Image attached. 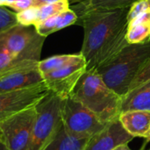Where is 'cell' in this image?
I'll use <instances>...</instances> for the list:
<instances>
[{
  "label": "cell",
  "mask_w": 150,
  "mask_h": 150,
  "mask_svg": "<svg viewBox=\"0 0 150 150\" xmlns=\"http://www.w3.org/2000/svg\"><path fill=\"white\" fill-rule=\"evenodd\" d=\"M128 10L91 11L77 17L76 24L84 30L80 53L86 61L87 70L106 64L130 45L126 38Z\"/></svg>",
  "instance_id": "obj_1"
},
{
  "label": "cell",
  "mask_w": 150,
  "mask_h": 150,
  "mask_svg": "<svg viewBox=\"0 0 150 150\" xmlns=\"http://www.w3.org/2000/svg\"><path fill=\"white\" fill-rule=\"evenodd\" d=\"M70 96L105 123L119 119L121 113L122 97L105 84L97 69L86 70Z\"/></svg>",
  "instance_id": "obj_2"
},
{
  "label": "cell",
  "mask_w": 150,
  "mask_h": 150,
  "mask_svg": "<svg viewBox=\"0 0 150 150\" xmlns=\"http://www.w3.org/2000/svg\"><path fill=\"white\" fill-rule=\"evenodd\" d=\"M149 57L150 41L145 44H130L109 62L98 68L97 71L111 90L124 97Z\"/></svg>",
  "instance_id": "obj_3"
},
{
  "label": "cell",
  "mask_w": 150,
  "mask_h": 150,
  "mask_svg": "<svg viewBox=\"0 0 150 150\" xmlns=\"http://www.w3.org/2000/svg\"><path fill=\"white\" fill-rule=\"evenodd\" d=\"M64 98L49 91L37 105V117L25 150H45L62 125V105Z\"/></svg>",
  "instance_id": "obj_4"
},
{
  "label": "cell",
  "mask_w": 150,
  "mask_h": 150,
  "mask_svg": "<svg viewBox=\"0 0 150 150\" xmlns=\"http://www.w3.org/2000/svg\"><path fill=\"white\" fill-rule=\"evenodd\" d=\"M62 121L65 130L76 138H91L102 132L109 123L102 121L94 112L71 96L62 101Z\"/></svg>",
  "instance_id": "obj_5"
},
{
  "label": "cell",
  "mask_w": 150,
  "mask_h": 150,
  "mask_svg": "<svg viewBox=\"0 0 150 150\" xmlns=\"http://www.w3.org/2000/svg\"><path fill=\"white\" fill-rule=\"evenodd\" d=\"M46 37L41 36L34 25L18 24L0 36V40L17 62L40 61Z\"/></svg>",
  "instance_id": "obj_6"
},
{
  "label": "cell",
  "mask_w": 150,
  "mask_h": 150,
  "mask_svg": "<svg viewBox=\"0 0 150 150\" xmlns=\"http://www.w3.org/2000/svg\"><path fill=\"white\" fill-rule=\"evenodd\" d=\"M37 117L36 105L0 120V141L7 150H25Z\"/></svg>",
  "instance_id": "obj_7"
},
{
  "label": "cell",
  "mask_w": 150,
  "mask_h": 150,
  "mask_svg": "<svg viewBox=\"0 0 150 150\" xmlns=\"http://www.w3.org/2000/svg\"><path fill=\"white\" fill-rule=\"evenodd\" d=\"M87 70V63L83 56L58 69L42 74L44 83L49 91L62 98L70 96L81 76Z\"/></svg>",
  "instance_id": "obj_8"
},
{
  "label": "cell",
  "mask_w": 150,
  "mask_h": 150,
  "mask_svg": "<svg viewBox=\"0 0 150 150\" xmlns=\"http://www.w3.org/2000/svg\"><path fill=\"white\" fill-rule=\"evenodd\" d=\"M49 92L44 82L25 89L0 94V120L36 105Z\"/></svg>",
  "instance_id": "obj_9"
},
{
  "label": "cell",
  "mask_w": 150,
  "mask_h": 150,
  "mask_svg": "<svg viewBox=\"0 0 150 150\" xmlns=\"http://www.w3.org/2000/svg\"><path fill=\"white\" fill-rule=\"evenodd\" d=\"M37 61H25L11 71L0 76V94L39 84L43 76Z\"/></svg>",
  "instance_id": "obj_10"
},
{
  "label": "cell",
  "mask_w": 150,
  "mask_h": 150,
  "mask_svg": "<svg viewBox=\"0 0 150 150\" xmlns=\"http://www.w3.org/2000/svg\"><path fill=\"white\" fill-rule=\"evenodd\" d=\"M134 138L117 119L110 122L102 132L92 136L84 150H113L121 144L129 143Z\"/></svg>",
  "instance_id": "obj_11"
},
{
  "label": "cell",
  "mask_w": 150,
  "mask_h": 150,
  "mask_svg": "<svg viewBox=\"0 0 150 150\" xmlns=\"http://www.w3.org/2000/svg\"><path fill=\"white\" fill-rule=\"evenodd\" d=\"M119 120L125 130L134 137L145 138L150 130V112L127 111L120 113Z\"/></svg>",
  "instance_id": "obj_12"
},
{
  "label": "cell",
  "mask_w": 150,
  "mask_h": 150,
  "mask_svg": "<svg viewBox=\"0 0 150 150\" xmlns=\"http://www.w3.org/2000/svg\"><path fill=\"white\" fill-rule=\"evenodd\" d=\"M134 110L150 112V80L130 90L122 97L121 112Z\"/></svg>",
  "instance_id": "obj_13"
},
{
  "label": "cell",
  "mask_w": 150,
  "mask_h": 150,
  "mask_svg": "<svg viewBox=\"0 0 150 150\" xmlns=\"http://www.w3.org/2000/svg\"><path fill=\"white\" fill-rule=\"evenodd\" d=\"M77 21V15L72 9H68L60 14L52 16L38 24L34 26L37 32L44 37L50 35L51 33L66 28L71 25L76 24Z\"/></svg>",
  "instance_id": "obj_14"
},
{
  "label": "cell",
  "mask_w": 150,
  "mask_h": 150,
  "mask_svg": "<svg viewBox=\"0 0 150 150\" xmlns=\"http://www.w3.org/2000/svg\"><path fill=\"white\" fill-rule=\"evenodd\" d=\"M137 0H84L74 5L72 10L78 16L91 11H111L130 8Z\"/></svg>",
  "instance_id": "obj_15"
},
{
  "label": "cell",
  "mask_w": 150,
  "mask_h": 150,
  "mask_svg": "<svg viewBox=\"0 0 150 150\" xmlns=\"http://www.w3.org/2000/svg\"><path fill=\"white\" fill-rule=\"evenodd\" d=\"M91 138H76L69 134L62 125L58 133L45 150H84Z\"/></svg>",
  "instance_id": "obj_16"
},
{
  "label": "cell",
  "mask_w": 150,
  "mask_h": 150,
  "mask_svg": "<svg viewBox=\"0 0 150 150\" xmlns=\"http://www.w3.org/2000/svg\"><path fill=\"white\" fill-rule=\"evenodd\" d=\"M82 57L81 53L75 54H61L48 57L45 60L40 61L38 67L41 74H46L50 71L62 68Z\"/></svg>",
  "instance_id": "obj_17"
},
{
  "label": "cell",
  "mask_w": 150,
  "mask_h": 150,
  "mask_svg": "<svg viewBox=\"0 0 150 150\" xmlns=\"http://www.w3.org/2000/svg\"><path fill=\"white\" fill-rule=\"evenodd\" d=\"M127 40L129 44H145L150 41V25H135L127 26Z\"/></svg>",
  "instance_id": "obj_18"
},
{
  "label": "cell",
  "mask_w": 150,
  "mask_h": 150,
  "mask_svg": "<svg viewBox=\"0 0 150 150\" xmlns=\"http://www.w3.org/2000/svg\"><path fill=\"white\" fill-rule=\"evenodd\" d=\"M40 8V20L39 23L61 12L69 9V0H58L54 3L46 4Z\"/></svg>",
  "instance_id": "obj_19"
},
{
  "label": "cell",
  "mask_w": 150,
  "mask_h": 150,
  "mask_svg": "<svg viewBox=\"0 0 150 150\" xmlns=\"http://www.w3.org/2000/svg\"><path fill=\"white\" fill-rule=\"evenodd\" d=\"M17 20L18 24L23 25H35L40 20V8L31 6L17 12Z\"/></svg>",
  "instance_id": "obj_20"
},
{
  "label": "cell",
  "mask_w": 150,
  "mask_h": 150,
  "mask_svg": "<svg viewBox=\"0 0 150 150\" xmlns=\"http://www.w3.org/2000/svg\"><path fill=\"white\" fill-rule=\"evenodd\" d=\"M23 62L15 61L0 40V76L11 71Z\"/></svg>",
  "instance_id": "obj_21"
},
{
  "label": "cell",
  "mask_w": 150,
  "mask_h": 150,
  "mask_svg": "<svg viewBox=\"0 0 150 150\" xmlns=\"http://www.w3.org/2000/svg\"><path fill=\"white\" fill-rule=\"evenodd\" d=\"M18 24L17 12H13L0 6V36Z\"/></svg>",
  "instance_id": "obj_22"
},
{
  "label": "cell",
  "mask_w": 150,
  "mask_h": 150,
  "mask_svg": "<svg viewBox=\"0 0 150 150\" xmlns=\"http://www.w3.org/2000/svg\"><path fill=\"white\" fill-rule=\"evenodd\" d=\"M149 80H150V57L146 61L144 65L142 67V69H140L138 74L134 78L133 82L130 84L129 91L135 88L136 86L149 81Z\"/></svg>",
  "instance_id": "obj_23"
},
{
  "label": "cell",
  "mask_w": 150,
  "mask_h": 150,
  "mask_svg": "<svg viewBox=\"0 0 150 150\" xmlns=\"http://www.w3.org/2000/svg\"><path fill=\"white\" fill-rule=\"evenodd\" d=\"M147 11H150V0H137L130 6L128 10L127 21H131L137 15Z\"/></svg>",
  "instance_id": "obj_24"
},
{
  "label": "cell",
  "mask_w": 150,
  "mask_h": 150,
  "mask_svg": "<svg viewBox=\"0 0 150 150\" xmlns=\"http://www.w3.org/2000/svg\"><path fill=\"white\" fill-rule=\"evenodd\" d=\"M135 25H150V11H147L140 13L134 18L128 22L127 26H132Z\"/></svg>",
  "instance_id": "obj_25"
},
{
  "label": "cell",
  "mask_w": 150,
  "mask_h": 150,
  "mask_svg": "<svg viewBox=\"0 0 150 150\" xmlns=\"http://www.w3.org/2000/svg\"><path fill=\"white\" fill-rule=\"evenodd\" d=\"M33 0H17L11 6L16 12H19L23 10H25L31 6H33Z\"/></svg>",
  "instance_id": "obj_26"
},
{
  "label": "cell",
  "mask_w": 150,
  "mask_h": 150,
  "mask_svg": "<svg viewBox=\"0 0 150 150\" xmlns=\"http://www.w3.org/2000/svg\"><path fill=\"white\" fill-rule=\"evenodd\" d=\"M58 0H33V6L35 7H40L46 4H49L52 3H54Z\"/></svg>",
  "instance_id": "obj_27"
},
{
  "label": "cell",
  "mask_w": 150,
  "mask_h": 150,
  "mask_svg": "<svg viewBox=\"0 0 150 150\" xmlns=\"http://www.w3.org/2000/svg\"><path fill=\"white\" fill-rule=\"evenodd\" d=\"M17 0H0V6L2 7H11Z\"/></svg>",
  "instance_id": "obj_28"
},
{
  "label": "cell",
  "mask_w": 150,
  "mask_h": 150,
  "mask_svg": "<svg viewBox=\"0 0 150 150\" xmlns=\"http://www.w3.org/2000/svg\"><path fill=\"white\" fill-rule=\"evenodd\" d=\"M127 144H128V143L121 144V145H120L119 147H117V148H116V149L117 150H132L130 148H129V146H128Z\"/></svg>",
  "instance_id": "obj_29"
},
{
  "label": "cell",
  "mask_w": 150,
  "mask_h": 150,
  "mask_svg": "<svg viewBox=\"0 0 150 150\" xmlns=\"http://www.w3.org/2000/svg\"><path fill=\"white\" fill-rule=\"evenodd\" d=\"M0 150H7L6 147L4 146V144L0 141Z\"/></svg>",
  "instance_id": "obj_30"
},
{
  "label": "cell",
  "mask_w": 150,
  "mask_h": 150,
  "mask_svg": "<svg viewBox=\"0 0 150 150\" xmlns=\"http://www.w3.org/2000/svg\"><path fill=\"white\" fill-rule=\"evenodd\" d=\"M145 139L147 140V142H150V130L149 132V134H147V136L145 137Z\"/></svg>",
  "instance_id": "obj_31"
},
{
  "label": "cell",
  "mask_w": 150,
  "mask_h": 150,
  "mask_svg": "<svg viewBox=\"0 0 150 150\" xmlns=\"http://www.w3.org/2000/svg\"><path fill=\"white\" fill-rule=\"evenodd\" d=\"M84 0H69V2H71V3H79V2H83Z\"/></svg>",
  "instance_id": "obj_32"
},
{
  "label": "cell",
  "mask_w": 150,
  "mask_h": 150,
  "mask_svg": "<svg viewBox=\"0 0 150 150\" xmlns=\"http://www.w3.org/2000/svg\"><path fill=\"white\" fill-rule=\"evenodd\" d=\"M113 150H117V149H113Z\"/></svg>",
  "instance_id": "obj_33"
},
{
  "label": "cell",
  "mask_w": 150,
  "mask_h": 150,
  "mask_svg": "<svg viewBox=\"0 0 150 150\" xmlns=\"http://www.w3.org/2000/svg\"><path fill=\"white\" fill-rule=\"evenodd\" d=\"M149 150H150V149H149Z\"/></svg>",
  "instance_id": "obj_34"
}]
</instances>
